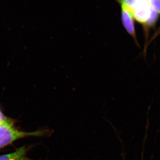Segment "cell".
Here are the masks:
<instances>
[{"label": "cell", "mask_w": 160, "mask_h": 160, "mask_svg": "<svg viewBox=\"0 0 160 160\" xmlns=\"http://www.w3.org/2000/svg\"><path fill=\"white\" fill-rule=\"evenodd\" d=\"M27 148L22 147L14 152L0 156V160H33L27 157Z\"/></svg>", "instance_id": "277c9868"}, {"label": "cell", "mask_w": 160, "mask_h": 160, "mask_svg": "<svg viewBox=\"0 0 160 160\" xmlns=\"http://www.w3.org/2000/svg\"><path fill=\"white\" fill-rule=\"evenodd\" d=\"M121 21L127 32L136 41V34L134 26V19L131 12L124 6L120 5Z\"/></svg>", "instance_id": "3957f363"}, {"label": "cell", "mask_w": 160, "mask_h": 160, "mask_svg": "<svg viewBox=\"0 0 160 160\" xmlns=\"http://www.w3.org/2000/svg\"><path fill=\"white\" fill-rule=\"evenodd\" d=\"M8 118H7L3 112L0 110V123L3 122L4 121H6Z\"/></svg>", "instance_id": "8992f818"}, {"label": "cell", "mask_w": 160, "mask_h": 160, "mask_svg": "<svg viewBox=\"0 0 160 160\" xmlns=\"http://www.w3.org/2000/svg\"><path fill=\"white\" fill-rule=\"evenodd\" d=\"M152 9L160 14V0H147Z\"/></svg>", "instance_id": "5b68a950"}, {"label": "cell", "mask_w": 160, "mask_h": 160, "mask_svg": "<svg viewBox=\"0 0 160 160\" xmlns=\"http://www.w3.org/2000/svg\"><path fill=\"white\" fill-rule=\"evenodd\" d=\"M46 133L45 131L32 132L21 131L14 127L12 120L8 119L6 121L0 123V149L22 138L43 136Z\"/></svg>", "instance_id": "6da1fadb"}, {"label": "cell", "mask_w": 160, "mask_h": 160, "mask_svg": "<svg viewBox=\"0 0 160 160\" xmlns=\"http://www.w3.org/2000/svg\"><path fill=\"white\" fill-rule=\"evenodd\" d=\"M131 12L135 20L148 27L156 24L159 15L151 8L147 0H137Z\"/></svg>", "instance_id": "7a4b0ae2"}]
</instances>
